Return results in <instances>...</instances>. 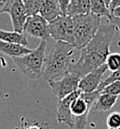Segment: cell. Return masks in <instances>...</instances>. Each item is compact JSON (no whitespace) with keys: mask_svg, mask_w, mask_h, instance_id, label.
Returning <instances> with one entry per match:
<instances>
[{"mask_svg":"<svg viewBox=\"0 0 120 129\" xmlns=\"http://www.w3.org/2000/svg\"><path fill=\"white\" fill-rule=\"evenodd\" d=\"M39 14L48 22L63 15L58 0H42Z\"/></svg>","mask_w":120,"mask_h":129,"instance_id":"11","label":"cell"},{"mask_svg":"<svg viewBox=\"0 0 120 129\" xmlns=\"http://www.w3.org/2000/svg\"><path fill=\"white\" fill-rule=\"evenodd\" d=\"M74 32V47L81 49L97 33L100 26L101 17L92 12L73 17Z\"/></svg>","mask_w":120,"mask_h":129,"instance_id":"4","label":"cell"},{"mask_svg":"<svg viewBox=\"0 0 120 129\" xmlns=\"http://www.w3.org/2000/svg\"><path fill=\"white\" fill-rule=\"evenodd\" d=\"M51 38L55 41H63L74 45V32L73 17L68 15H61L48 22Z\"/></svg>","mask_w":120,"mask_h":129,"instance_id":"5","label":"cell"},{"mask_svg":"<svg viewBox=\"0 0 120 129\" xmlns=\"http://www.w3.org/2000/svg\"><path fill=\"white\" fill-rule=\"evenodd\" d=\"M32 49H28L27 46H24V45L0 40V52L11 58L23 56V55L30 53Z\"/></svg>","mask_w":120,"mask_h":129,"instance_id":"12","label":"cell"},{"mask_svg":"<svg viewBox=\"0 0 120 129\" xmlns=\"http://www.w3.org/2000/svg\"><path fill=\"white\" fill-rule=\"evenodd\" d=\"M108 129H120V127H118V128H108Z\"/></svg>","mask_w":120,"mask_h":129,"instance_id":"30","label":"cell"},{"mask_svg":"<svg viewBox=\"0 0 120 129\" xmlns=\"http://www.w3.org/2000/svg\"><path fill=\"white\" fill-rule=\"evenodd\" d=\"M90 12L99 17H105L110 18L111 16V11L110 8L106 5L104 0H91V10Z\"/></svg>","mask_w":120,"mask_h":129,"instance_id":"16","label":"cell"},{"mask_svg":"<svg viewBox=\"0 0 120 129\" xmlns=\"http://www.w3.org/2000/svg\"><path fill=\"white\" fill-rule=\"evenodd\" d=\"M81 94V91L80 89L73 92L72 94L67 95L66 97L59 100L57 104V120L60 123H65L70 126L71 129L74 126V116L71 113V104L73 101L76 99Z\"/></svg>","mask_w":120,"mask_h":129,"instance_id":"10","label":"cell"},{"mask_svg":"<svg viewBox=\"0 0 120 129\" xmlns=\"http://www.w3.org/2000/svg\"><path fill=\"white\" fill-rule=\"evenodd\" d=\"M111 15H113L114 17H116L120 18V6L115 8V9L111 11Z\"/></svg>","mask_w":120,"mask_h":129,"instance_id":"26","label":"cell"},{"mask_svg":"<svg viewBox=\"0 0 120 129\" xmlns=\"http://www.w3.org/2000/svg\"><path fill=\"white\" fill-rule=\"evenodd\" d=\"M120 6V0H111V4H110V10H111V11H112L115 8Z\"/></svg>","mask_w":120,"mask_h":129,"instance_id":"24","label":"cell"},{"mask_svg":"<svg viewBox=\"0 0 120 129\" xmlns=\"http://www.w3.org/2000/svg\"><path fill=\"white\" fill-rule=\"evenodd\" d=\"M23 32L27 36L46 42L51 38L48 22L40 14L29 16L23 25Z\"/></svg>","mask_w":120,"mask_h":129,"instance_id":"6","label":"cell"},{"mask_svg":"<svg viewBox=\"0 0 120 129\" xmlns=\"http://www.w3.org/2000/svg\"><path fill=\"white\" fill-rule=\"evenodd\" d=\"M0 40L9 43H15L19 44L28 46L29 42L27 38V35L23 32H17V31H7L0 29Z\"/></svg>","mask_w":120,"mask_h":129,"instance_id":"15","label":"cell"},{"mask_svg":"<svg viewBox=\"0 0 120 129\" xmlns=\"http://www.w3.org/2000/svg\"><path fill=\"white\" fill-rule=\"evenodd\" d=\"M108 69L105 63L100 65L93 70L90 71L86 75L80 78L79 89L82 92L91 93L96 91L99 88L100 82L103 80V75Z\"/></svg>","mask_w":120,"mask_h":129,"instance_id":"9","label":"cell"},{"mask_svg":"<svg viewBox=\"0 0 120 129\" xmlns=\"http://www.w3.org/2000/svg\"><path fill=\"white\" fill-rule=\"evenodd\" d=\"M101 94H110L114 95H120V80L113 81L109 83L99 91Z\"/></svg>","mask_w":120,"mask_h":129,"instance_id":"19","label":"cell"},{"mask_svg":"<svg viewBox=\"0 0 120 129\" xmlns=\"http://www.w3.org/2000/svg\"><path fill=\"white\" fill-rule=\"evenodd\" d=\"M23 3L28 16L39 14L42 0H23Z\"/></svg>","mask_w":120,"mask_h":129,"instance_id":"18","label":"cell"},{"mask_svg":"<svg viewBox=\"0 0 120 129\" xmlns=\"http://www.w3.org/2000/svg\"><path fill=\"white\" fill-rule=\"evenodd\" d=\"M8 0H0V3H5V2H7Z\"/></svg>","mask_w":120,"mask_h":129,"instance_id":"29","label":"cell"},{"mask_svg":"<svg viewBox=\"0 0 120 129\" xmlns=\"http://www.w3.org/2000/svg\"><path fill=\"white\" fill-rule=\"evenodd\" d=\"M108 22L111 23V24L116 28V29L118 30L120 32V18H118V17H114L113 15H111V17L108 18Z\"/></svg>","mask_w":120,"mask_h":129,"instance_id":"22","label":"cell"},{"mask_svg":"<svg viewBox=\"0 0 120 129\" xmlns=\"http://www.w3.org/2000/svg\"><path fill=\"white\" fill-rule=\"evenodd\" d=\"M4 12L8 13L11 17L13 29L17 32H23V25L29 17L23 0H8L5 3Z\"/></svg>","mask_w":120,"mask_h":129,"instance_id":"8","label":"cell"},{"mask_svg":"<svg viewBox=\"0 0 120 129\" xmlns=\"http://www.w3.org/2000/svg\"><path fill=\"white\" fill-rule=\"evenodd\" d=\"M22 129H43L41 126L37 124H34V125H29V126H25L24 127H21Z\"/></svg>","mask_w":120,"mask_h":129,"instance_id":"25","label":"cell"},{"mask_svg":"<svg viewBox=\"0 0 120 129\" xmlns=\"http://www.w3.org/2000/svg\"><path fill=\"white\" fill-rule=\"evenodd\" d=\"M58 2H59V5H60L62 14L66 15L67 9H68V5H69L70 0H58Z\"/></svg>","mask_w":120,"mask_h":129,"instance_id":"23","label":"cell"},{"mask_svg":"<svg viewBox=\"0 0 120 129\" xmlns=\"http://www.w3.org/2000/svg\"><path fill=\"white\" fill-rule=\"evenodd\" d=\"M106 125H107L108 128L120 127V113L113 112L110 114L106 120Z\"/></svg>","mask_w":120,"mask_h":129,"instance_id":"20","label":"cell"},{"mask_svg":"<svg viewBox=\"0 0 120 129\" xmlns=\"http://www.w3.org/2000/svg\"><path fill=\"white\" fill-rule=\"evenodd\" d=\"M15 129H22V128H15Z\"/></svg>","mask_w":120,"mask_h":129,"instance_id":"31","label":"cell"},{"mask_svg":"<svg viewBox=\"0 0 120 129\" xmlns=\"http://www.w3.org/2000/svg\"><path fill=\"white\" fill-rule=\"evenodd\" d=\"M6 3V2H5ZM5 3H0V13H4V9H5Z\"/></svg>","mask_w":120,"mask_h":129,"instance_id":"27","label":"cell"},{"mask_svg":"<svg viewBox=\"0 0 120 129\" xmlns=\"http://www.w3.org/2000/svg\"><path fill=\"white\" fill-rule=\"evenodd\" d=\"M90 10H91V0H70L66 15L73 17L77 15L89 13Z\"/></svg>","mask_w":120,"mask_h":129,"instance_id":"14","label":"cell"},{"mask_svg":"<svg viewBox=\"0 0 120 129\" xmlns=\"http://www.w3.org/2000/svg\"><path fill=\"white\" fill-rule=\"evenodd\" d=\"M80 81V77L68 72L61 78L48 81V84L54 95L59 100H61L67 95L78 90Z\"/></svg>","mask_w":120,"mask_h":129,"instance_id":"7","label":"cell"},{"mask_svg":"<svg viewBox=\"0 0 120 129\" xmlns=\"http://www.w3.org/2000/svg\"><path fill=\"white\" fill-rule=\"evenodd\" d=\"M46 46L47 42L42 40L38 47L30 53L23 56L12 58L17 68L27 78L31 80H37L42 76Z\"/></svg>","mask_w":120,"mask_h":129,"instance_id":"3","label":"cell"},{"mask_svg":"<svg viewBox=\"0 0 120 129\" xmlns=\"http://www.w3.org/2000/svg\"><path fill=\"white\" fill-rule=\"evenodd\" d=\"M104 2L106 4V5H107L108 7L110 6V4H111V0H104Z\"/></svg>","mask_w":120,"mask_h":129,"instance_id":"28","label":"cell"},{"mask_svg":"<svg viewBox=\"0 0 120 129\" xmlns=\"http://www.w3.org/2000/svg\"><path fill=\"white\" fill-rule=\"evenodd\" d=\"M117 99H118V95L99 93V95L92 105V109L99 113H106L113 108Z\"/></svg>","mask_w":120,"mask_h":129,"instance_id":"13","label":"cell"},{"mask_svg":"<svg viewBox=\"0 0 120 129\" xmlns=\"http://www.w3.org/2000/svg\"><path fill=\"white\" fill-rule=\"evenodd\" d=\"M116 80H120V69L117 71H116V72H112L111 75H110L109 76H107L106 78L103 79V80L101 81V82H100V84H99V86L97 90L100 91L102 88H105L107 84H109V83L112 82L113 81H116Z\"/></svg>","mask_w":120,"mask_h":129,"instance_id":"21","label":"cell"},{"mask_svg":"<svg viewBox=\"0 0 120 129\" xmlns=\"http://www.w3.org/2000/svg\"><path fill=\"white\" fill-rule=\"evenodd\" d=\"M105 64L111 72L120 69V54L119 53H110L105 60Z\"/></svg>","mask_w":120,"mask_h":129,"instance_id":"17","label":"cell"},{"mask_svg":"<svg viewBox=\"0 0 120 129\" xmlns=\"http://www.w3.org/2000/svg\"><path fill=\"white\" fill-rule=\"evenodd\" d=\"M74 49L75 47L72 43L56 41L49 54L45 57L43 78L48 82L61 78L69 72Z\"/></svg>","mask_w":120,"mask_h":129,"instance_id":"2","label":"cell"},{"mask_svg":"<svg viewBox=\"0 0 120 129\" xmlns=\"http://www.w3.org/2000/svg\"><path fill=\"white\" fill-rule=\"evenodd\" d=\"M116 30V28L109 22L100 24L93 38L80 49V58L75 63H72L69 73L81 78L90 71L105 63Z\"/></svg>","mask_w":120,"mask_h":129,"instance_id":"1","label":"cell"}]
</instances>
